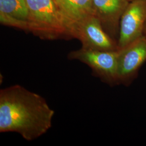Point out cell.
Returning a JSON list of instances; mask_svg holds the SVG:
<instances>
[{
	"label": "cell",
	"instance_id": "1",
	"mask_svg": "<svg viewBox=\"0 0 146 146\" xmlns=\"http://www.w3.org/2000/svg\"><path fill=\"white\" fill-rule=\"evenodd\" d=\"M54 114L46 100L21 85L0 90V133H17L33 141L51 128Z\"/></svg>",
	"mask_w": 146,
	"mask_h": 146
},
{
	"label": "cell",
	"instance_id": "2",
	"mask_svg": "<svg viewBox=\"0 0 146 146\" xmlns=\"http://www.w3.org/2000/svg\"><path fill=\"white\" fill-rule=\"evenodd\" d=\"M28 31L42 39L68 37L67 26L55 0H26Z\"/></svg>",
	"mask_w": 146,
	"mask_h": 146
},
{
	"label": "cell",
	"instance_id": "3",
	"mask_svg": "<svg viewBox=\"0 0 146 146\" xmlns=\"http://www.w3.org/2000/svg\"><path fill=\"white\" fill-rule=\"evenodd\" d=\"M69 37L78 39L84 49L104 51L119 50L117 43L105 31L95 15L88 16L74 25L69 31Z\"/></svg>",
	"mask_w": 146,
	"mask_h": 146
},
{
	"label": "cell",
	"instance_id": "4",
	"mask_svg": "<svg viewBox=\"0 0 146 146\" xmlns=\"http://www.w3.org/2000/svg\"><path fill=\"white\" fill-rule=\"evenodd\" d=\"M119 50L104 51L83 48L68 54L70 60H77L92 69L95 75L108 84L117 83Z\"/></svg>",
	"mask_w": 146,
	"mask_h": 146
},
{
	"label": "cell",
	"instance_id": "5",
	"mask_svg": "<svg viewBox=\"0 0 146 146\" xmlns=\"http://www.w3.org/2000/svg\"><path fill=\"white\" fill-rule=\"evenodd\" d=\"M146 22V0H132L121 16L119 49H123L143 36Z\"/></svg>",
	"mask_w": 146,
	"mask_h": 146
},
{
	"label": "cell",
	"instance_id": "6",
	"mask_svg": "<svg viewBox=\"0 0 146 146\" xmlns=\"http://www.w3.org/2000/svg\"><path fill=\"white\" fill-rule=\"evenodd\" d=\"M146 60V37H142L119 49L117 82H124L135 73Z\"/></svg>",
	"mask_w": 146,
	"mask_h": 146
},
{
	"label": "cell",
	"instance_id": "7",
	"mask_svg": "<svg viewBox=\"0 0 146 146\" xmlns=\"http://www.w3.org/2000/svg\"><path fill=\"white\" fill-rule=\"evenodd\" d=\"M95 15L110 35L116 34L120 29L121 16L128 5V0H92Z\"/></svg>",
	"mask_w": 146,
	"mask_h": 146
},
{
	"label": "cell",
	"instance_id": "8",
	"mask_svg": "<svg viewBox=\"0 0 146 146\" xmlns=\"http://www.w3.org/2000/svg\"><path fill=\"white\" fill-rule=\"evenodd\" d=\"M28 16L26 0H0L1 24L28 31Z\"/></svg>",
	"mask_w": 146,
	"mask_h": 146
},
{
	"label": "cell",
	"instance_id": "9",
	"mask_svg": "<svg viewBox=\"0 0 146 146\" xmlns=\"http://www.w3.org/2000/svg\"><path fill=\"white\" fill-rule=\"evenodd\" d=\"M61 11L68 29L86 17L95 15L92 0H55Z\"/></svg>",
	"mask_w": 146,
	"mask_h": 146
},
{
	"label": "cell",
	"instance_id": "10",
	"mask_svg": "<svg viewBox=\"0 0 146 146\" xmlns=\"http://www.w3.org/2000/svg\"><path fill=\"white\" fill-rule=\"evenodd\" d=\"M143 36L146 37V22L144 27V29H143Z\"/></svg>",
	"mask_w": 146,
	"mask_h": 146
},
{
	"label": "cell",
	"instance_id": "11",
	"mask_svg": "<svg viewBox=\"0 0 146 146\" xmlns=\"http://www.w3.org/2000/svg\"><path fill=\"white\" fill-rule=\"evenodd\" d=\"M128 1H129L130 2V1H132V0H128Z\"/></svg>",
	"mask_w": 146,
	"mask_h": 146
}]
</instances>
